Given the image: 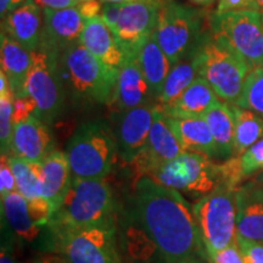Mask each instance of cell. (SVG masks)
I'll return each mask as SVG.
<instances>
[{"label": "cell", "instance_id": "obj_1", "mask_svg": "<svg viewBox=\"0 0 263 263\" xmlns=\"http://www.w3.org/2000/svg\"><path fill=\"white\" fill-rule=\"evenodd\" d=\"M127 241L133 257L156 255L163 263L190 258L207 262L193 207L182 194L149 177L134 180L126 203Z\"/></svg>", "mask_w": 263, "mask_h": 263}, {"label": "cell", "instance_id": "obj_2", "mask_svg": "<svg viewBox=\"0 0 263 263\" xmlns=\"http://www.w3.org/2000/svg\"><path fill=\"white\" fill-rule=\"evenodd\" d=\"M117 202L106 178H73L61 206L47 228L80 229L116 224Z\"/></svg>", "mask_w": 263, "mask_h": 263}, {"label": "cell", "instance_id": "obj_3", "mask_svg": "<svg viewBox=\"0 0 263 263\" xmlns=\"http://www.w3.org/2000/svg\"><path fill=\"white\" fill-rule=\"evenodd\" d=\"M199 77L207 81L219 100L236 104L251 68L222 35L206 34L195 54Z\"/></svg>", "mask_w": 263, "mask_h": 263}, {"label": "cell", "instance_id": "obj_4", "mask_svg": "<svg viewBox=\"0 0 263 263\" xmlns=\"http://www.w3.org/2000/svg\"><path fill=\"white\" fill-rule=\"evenodd\" d=\"M59 65L64 85L73 97L93 104L110 103L120 70L103 64L81 43L62 52Z\"/></svg>", "mask_w": 263, "mask_h": 263}, {"label": "cell", "instance_id": "obj_5", "mask_svg": "<svg viewBox=\"0 0 263 263\" xmlns=\"http://www.w3.org/2000/svg\"><path fill=\"white\" fill-rule=\"evenodd\" d=\"M45 250L62 263H122L117 224L80 229H44Z\"/></svg>", "mask_w": 263, "mask_h": 263}, {"label": "cell", "instance_id": "obj_6", "mask_svg": "<svg viewBox=\"0 0 263 263\" xmlns=\"http://www.w3.org/2000/svg\"><path fill=\"white\" fill-rule=\"evenodd\" d=\"M73 178H106L118 156L115 133L103 120L81 124L66 146Z\"/></svg>", "mask_w": 263, "mask_h": 263}, {"label": "cell", "instance_id": "obj_7", "mask_svg": "<svg viewBox=\"0 0 263 263\" xmlns=\"http://www.w3.org/2000/svg\"><path fill=\"white\" fill-rule=\"evenodd\" d=\"M205 21L206 15L201 10L174 0L163 3L154 35L172 66L196 54L210 32L205 31Z\"/></svg>", "mask_w": 263, "mask_h": 263}, {"label": "cell", "instance_id": "obj_8", "mask_svg": "<svg viewBox=\"0 0 263 263\" xmlns=\"http://www.w3.org/2000/svg\"><path fill=\"white\" fill-rule=\"evenodd\" d=\"M236 189L222 182L193 205L206 256L236 242Z\"/></svg>", "mask_w": 263, "mask_h": 263}, {"label": "cell", "instance_id": "obj_9", "mask_svg": "<svg viewBox=\"0 0 263 263\" xmlns=\"http://www.w3.org/2000/svg\"><path fill=\"white\" fill-rule=\"evenodd\" d=\"M154 182L174 189L180 194L201 197L222 183L219 164L202 154L184 151L178 157L164 163L149 177Z\"/></svg>", "mask_w": 263, "mask_h": 263}, {"label": "cell", "instance_id": "obj_10", "mask_svg": "<svg viewBox=\"0 0 263 263\" xmlns=\"http://www.w3.org/2000/svg\"><path fill=\"white\" fill-rule=\"evenodd\" d=\"M24 94L34 100L35 116L44 123L50 126L61 116L65 106V85L58 57L42 50L31 52Z\"/></svg>", "mask_w": 263, "mask_h": 263}, {"label": "cell", "instance_id": "obj_11", "mask_svg": "<svg viewBox=\"0 0 263 263\" xmlns=\"http://www.w3.org/2000/svg\"><path fill=\"white\" fill-rule=\"evenodd\" d=\"M211 31L222 35L248 62L250 68L263 67V15L255 10L215 14Z\"/></svg>", "mask_w": 263, "mask_h": 263}, {"label": "cell", "instance_id": "obj_12", "mask_svg": "<svg viewBox=\"0 0 263 263\" xmlns=\"http://www.w3.org/2000/svg\"><path fill=\"white\" fill-rule=\"evenodd\" d=\"M160 8V4L149 0H138L121 5L112 32L126 58L137 55L155 31Z\"/></svg>", "mask_w": 263, "mask_h": 263}, {"label": "cell", "instance_id": "obj_13", "mask_svg": "<svg viewBox=\"0 0 263 263\" xmlns=\"http://www.w3.org/2000/svg\"><path fill=\"white\" fill-rule=\"evenodd\" d=\"M51 215L50 205L44 197L28 200L17 190L2 196V219L22 241H34L47 228Z\"/></svg>", "mask_w": 263, "mask_h": 263}, {"label": "cell", "instance_id": "obj_14", "mask_svg": "<svg viewBox=\"0 0 263 263\" xmlns=\"http://www.w3.org/2000/svg\"><path fill=\"white\" fill-rule=\"evenodd\" d=\"M183 153V147L180 146L176 134L173 133L166 115L156 104L153 126L145 146L130 163L136 174V180L141 177H150L161 166L178 157Z\"/></svg>", "mask_w": 263, "mask_h": 263}, {"label": "cell", "instance_id": "obj_15", "mask_svg": "<svg viewBox=\"0 0 263 263\" xmlns=\"http://www.w3.org/2000/svg\"><path fill=\"white\" fill-rule=\"evenodd\" d=\"M156 97L141 71L137 55L127 57L120 68L112 99L107 106L112 114H123L136 107L153 105Z\"/></svg>", "mask_w": 263, "mask_h": 263}, {"label": "cell", "instance_id": "obj_16", "mask_svg": "<svg viewBox=\"0 0 263 263\" xmlns=\"http://www.w3.org/2000/svg\"><path fill=\"white\" fill-rule=\"evenodd\" d=\"M43 16L44 33L39 50L60 58L65 50L80 43L82 31L84 28V20L77 8L62 10L43 9Z\"/></svg>", "mask_w": 263, "mask_h": 263}, {"label": "cell", "instance_id": "obj_17", "mask_svg": "<svg viewBox=\"0 0 263 263\" xmlns=\"http://www.w3.org/2000/svg\"><path fill=\"white\" fill-rule=\"evenodd\" d=\"M156 104L136 107L118 115L115 132L118 156L130 164L145 146L154 121Z\"/></svg>", "mask_w": 263, "mask_h": 263}, {"label": "cell", "instance_id": "obj_18", "mask_svg": "<svg viewBox=\"0 0 263 263\" xmlns=\"http://www.w3.org/2000/svg\"><path fill=\"white\" fill-rule=\"evenodd\" d=\"M54 150V138L49 124L37 116H32L14 126L9 156L42 162Z\"/></svg>", "mask_w": 263, "mask_h": 263}, {"label": "cell", "instance_id": "obj_19", "mask_svg": "<svg viewBox=\"0 0 263 263\" xmlns=\"http://www.w3.org/2000/svg\"><path fill=\"white\" fill-rule=\"evenodd\" d=\"M41 9L33 0H29L2 21V31L29 52L37 51L42 47L44 16Z\"/></svg>", "mask_w": 263, "mask_h": 263}, {"label": "cell", "instance_id": "obj_20", "mask_svg": "<svg viewBox=\"0 0 263 263\" xmlns=\"http://www.w3.org/2000/svg\"><path fill=\"white\" fill-rule=\"evenodd\" d=\"M235 203L236 235L263 242V196L252 180L236 189Z\"/></svg>", "mask_w": 263, "mask_h": 263}, {"label": "cell", "instance_id": "obj_21", "mask_svg": "<svg viewBox=\"0 0 263 263\" xmlns=\"http://www.w3.org/2000/svg\"><path fill=\"white\" fill-rule=\"evenodd\" d=\"M80 43L103 64L120 70L126 55L101 16L85 20Z\"/></svg>", "mask_w": 263, "mask_h": 263}, {"label": "cell", "instance_id": "obj_22", "mask_svg": "<svg viewBox=\"0 0 263 263\" xmlns=\"http://www.w3.org/2000/svg\"><path fill=\"white\" fill-rule=\"evenodd\" d=\"M42 197L47 200L54 213L61 206L73 179L66 153L54 150L49 154L42 161Z\"/></svg>", "mask_w": 263, "mask_h": 263}, {"label": "cell", "instance_id": "obj_23", "mask_svg": "<svg viewBox=\"0 0 263 263\" xmlns=\"http://www.w3.org/2000/svg\"><path fill=\"white\" fill-rule=\"evenodd\" d=\"M219 101L206 80L197 77L176 100L167 105H159L161 111L170 117H203L207 111Z\"/></svg>", "mask_w": 263, "mask_h": 263}, {"label": "cell", "instance_id": "obj_24", "mask_svg": "<svg viewBox=\"0 0 263 263\" xmlns=\"http://www.w3.org/2000/svg\"><path fill=\"white\" fill-rule=\"evenodd\" d=\"M166 117L184 151L202 154L211 159H217L215 140L205 118Z\"/></svg>", "mask_w": 263, "mask_h": 263}, {"label": "cell", "instance_id": "obj_25", "mask_svg": "<svg viewBox=\"0 0 263 263\" xmlns=\"http://www.w3.org/2000/svg\"><path fill=\"white\" fill-rule=\"evenodd\" d=\"M203 118L209 124L217 149V160H228L234 154L235 120L232 104L217 101Z\"/></svg>", "mask_w": 263, "mask_h": 263}, {"label": "cell", "instance_id": "obj_26", "mask_svg": "<svg viewBox=\"0 0 263 263\" xmlns=\"http://www.w3.org/2000/svg\"><path fill=\"white\" fill-rule=\"evenodd\" d=\"M0 44L2 71L8 77L14 97L22 95L31 65V52L3 31L0 35Z\"/></svg>", "mask_w": 263, "mask_h": 263}, {"label": "cell", "instance_id": "obj_27", "mask_svg": "<svg viewBox=\"0 0 263 263\" xmlns=\"http://www.w3.org/2000/svg\"><path fill=\"white\" fill-rule=\"evenodd\" d=\"M137 59L157 100V97L160 95L164 82L167 80V76L172 68V64L161 49L154 33L138 51Z\"/></svg>", "mask_w": 263, "mask_h": 263}, {"label": "cell", "instance_id": "obj_28", "mask_svg": "<svg viewBox=\"0 0 263 263\" xmlns=\"http://www.w3.org/2000/svg\"><path fill=\"white\" fill-rule=\"evenodd\" d=\"M235 120L234 154L241 156L250 146L263 137V118L248 108L232 104Z\"/></svg>", "mask_w": 263, "mask_h": 263}, {"label": "cell", "instance_id": "obj_29", "mask_svg": "<svg viewBox=\"0 0 263 263\" xmlns=\"http://www.w3.org/2000/svg\"><path fill=\"white\" fill-rule=\"evenodd\" d=\"M197 77H199V72L196 67L195 55L172 66L162 90L157 97V105L162 106V105L172 103Z\"/></svg>", "mask_w": 263, "mask_h": 263}, {"label": "cell", "instance_id": "obj_30", "mask_svg": "<svg viewBox=\"0 0 263 263\" xmlns=\"http://www.w3.org/2000/svg\"><path fill=\"white\" fill-rule=\"evenodd\" d=\"M9 163L16 180V190L28 200L42 197V162L9 156Z\"/></svg>", "mask_w": 263, "mask_h": 263}, {"label": "cell", "instance_id": "obj_31", "mask_svg": "<svg viewBox=\"0 0 263 263\" xmlns=\"http://www.w3.org/2000/svg\"><path fill=\"white\" fill-rule=\"evenodd\" d=\"M263 118V67L250 70L236 104Z\"/></svg>", "mask_w": 263, "mask_h": 263}, {"label": "cell", "instance_id": "obj_32", "mask_svg": "<svg viewBox=\"0 0 263 263\" xmlns=\"http://www.w3.org/2000/svg\"><path fill=\"white\" fill-rule=\"evenodd\" d=\"M12 112H14V94L0 95V144L3 155H10L12 140Z\"/></svg>", "mask_w": 263, "mask_h": 263}, {"label": "cell", "instance_id": "obj_33", "mask_svg": "<svg viewBox=\"0 0 263 263\" xmlns=\"http://www.w3.org/2000/svg\"><path fill=\"white\" fill-rule=\"evenodd\" d=\"M239 157L242 178L248 179L263 172V137Z\"/></svg>", "mask_w": 263, "mask_h": 263}, {"label": "cell", "instance_id": "obj_34", "mask_svg": "<svg viewBox=\"0 0 263 263\" xmlns=\"http://www.w3.org/2000/svg\"><path fill=\"white\" fill-rule=\"evenodd\" d=\"M37 115V105L28 95L22 94L14 97V112H12V123L17 124L27 121L28 118Z\"/></svg>", "mask_w": 263, "mask_h": 263}, {"label": "cell", "instance_id": "obj_35", "mask_svg": "<svg viewBox=\"0 0 263 263\" xmlns=\"http://www.w3.org/2000/svg\"><path fill=\"white\" fill-rule=\"evenodd\" d=\"M240 251L245 263H263V242L251 241L236 235Z\"/></svg>", "mask_w": 263, "mask_h": 263}, {"label": "cell", "instance_id": "obj_36", "mask_svg": "<svg viewBox=\"0 0 263 263\" xmlns=\"http://www.w3.org/2000/svg\"><path fill=\"white\" fill-rule=\"evenodd\" d=\"M207 263H245L238 242L227 246L215 254L207 255Z\"/></svg>", "mask_w": 263, "mask_h": 263}, {"label": "cell", "instance_id": "obj_37", "mask_svg": "<svg viewBox=\"0 0 263 263\" xmlns=\"http://www.w3.org/2000/svg\"><path fill=\"white\" fill-rule=\"evenodd\" d=\"M16 190V180L9 163V156L3 155L0 161V195L5 196Z\"/></svg>", "mask_w": 263, "mask_h": 263}, {"label": "cell", "instance_id": "obj_38", "mask_svg": "<svg viewBox=\"0 0 263 263\" xmlns=\"http://www.w3.org/2000/svg\"><path fill=\"white\" fill-rule=\"evenodd\" d=\"M2 226L6 228V232L2 229V251H0V263H21L15 256L14 251V238L11 234L12 230L6 224L5 221L2 219Z\"/></svg>", "mask_w": 263, "mask_h": 263}, {"label": "cell", "instance_id": "obj_39", "mask_svg": "<svg viewBox=\"0 0 263 263\" xmlns=\"http://www.w3.org/2000/svg\"><path fill=\"white\" fill-rule=\"evenodd\" d=\"M240 10H255V11H258L257 3H256V0H219L216 14L240 11Z\"/></svg>", "mask_w": 263, "mask_h": 263}, {"label": "cell", "instance_id": "obj_40", "mask_svg": "<svg viewBox=\"0 0 263 263\" xmlns=\"http://www.w3.org/2000/svg\"><path fill=\"white\" fill-rule=\"evenodd\" d=\"M103 6L104 3L101 0H83L76 8H77L81 16L85 21V20H90L98 17V16H101Z\"/></svg>", "mask_w": 263, "mask_h": 263}, {"label": "cell", "instance_id": "obj_41", "mask_svg": "<svg viewBox=\"0 0 263 263\" xmlns=\"http://www.w3.org/2000/svg\"><path fill=\"white\" fill-rule=\"evenodd\" d=\"M121 5L122 4H117V3H104L101 18L108 26V28H111V31H112L117 22L118 15H120L121 11Z\"/></svg>", "mask_w": 263, "mask_h": 263}, {"label": "cell", "instance_id": "obj_42", "mask_svg": "<svg viewBox=\"0 0 263 263\" xmlns=\"http://www.w3.org/2000/svg\"><path fill=\"white\" fill-rule=\"evenodd\" d=\"M39 8L51 9V10H62L67 8H76L80 3L77 0H33Z\"/></svg>", "mask_w": 263, "mask_h": 263}, {"label": "cell", "instance_id": "obj_43", "mask_svg": "<svg viewBox=\"0 0 263 263\" xmlns=\"http://www.w3.org/2000/svg\"><path fill=\"white\" fill-rule=\"evenodd\" d=\"M29 0H0V16H2V21L9 14L18 9Z\"/></svg>", "mask_w": 263, "mask_h": 263}, {"label": "cell", "instance_id": "obj_44", "mask_svg": "<svg viewBox=\"0 0 263 263\" xmlns=\"http://www.w3.org/2000/svg\"><path fill=\"white\" fill-rule=\"evenodd\" d=\"M103 3H117V4H126V3H130V2H138V0H101ZM149 2H155L157 4H160L162 6V4L166 0H149Z\"/></svg>", "mask_w": 263, "mask_h": 263}, {"label": "cell", "instance_id": "obj_45", "mask_svg": "<svg viewBox=\"0 0 263 263\" xmlns=\"http://www.w3.org/2000/svg\"><path fill=\"white\" fill-rule=\"evenodd\" d=\"M251 180L256 184V186H257L258 190H259V192H261L262 196H263V172L262 173H258L257 176H255Z\"/></svg>", "mask_w": 263, "mask_h": 263}, {"label": "cell", "instance_id": "obj_46", "mask_svg": "<svg viewBox=\"0 0 263 263\" xmlns=\"http://www.w3.org/2000/svg\"><path fill=\"white\" fill-rule=\"evenodd\" d=\"M190 2L197 6H210L212 5L216 0H190Z\"/></svg>", "mask_w": 263, "mask_h": 263}, {"label": "cell", "instance_id": "obj_47", "mask_svg": "<svg viewBox=\"0 0 263 263\" xmlns=\"http://www.w3.org/2000/svg\"><path fill=\"white\" fill-rule=\"evenodd\" d=\"M179 263H207V262L202 258H190V259H185V261H182Z\"/></svg>", "mask_w": 263, "mask_h": 263}, {"label": "cell", "instance_id": "obj_48", "mask_svg": "<svg viewBox=\"0 0 263 263\" xmlns=\"http://www.w3.org/2000/svg\"><path fill=\"white\" fill-rule=\"evenodd\" d=\"M256 3H257V6H258V11L261 12L263 15V0H256Z\"/></svg>", "mask_w": 263, "mask_h": 263}, {"label": "cell", "instance_id": "obj_49", "mask_svg": "<svg viewBox=\"0 0 263 263\" xmlns=\"http://www.w3.org/2000/svg\"><path fill=\"white\" fill-rule=\"evenodd\" d=\"M77 2H78V3H81V2H83V0H77Z\"/></svg>", "mask_w": 263, "mask_h": 263}]
</instances>
